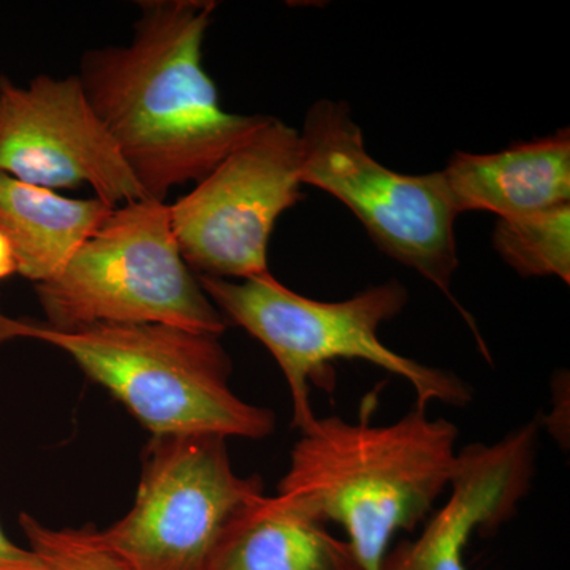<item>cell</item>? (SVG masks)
Returning <instances> with one entry per match:
<instances>
[{
	"mask_svg": "<svg viewBox=\"0 0 570 570\" xmlns=\"http://www.w3.org/2000/svg\"><path fill=\"white\" fill-rule=\"evenodd\" d=\"M456 213L524 216L570 205L569 129L493 154L456 153L441 170Z\"/></svg>",
	"mask_w": 570,
	"mask_h": 570,
	"instance_id": "cell-11",
	"label": "cell"
},
{
	"mask_svg": "<svg viewBox=\"0 0 570 570\" xmlns=\"http://www.w3.org/2000/svg\"><path fill=\"white\" fill-rule=\"evenodd\" d=\"M112 209L97 197H63L0 174V235L17 275L36 285L59 275Z\"/></svg>",
	"mask_w": 570,
	"mask_h": 570,
	"instance_id": "cell-13",
	"label": "cell"
},
{
	"mask_svg": "<svg viewBox=\"0 0 570 570\" xmlns=\"http://www.w3.org/2000/svg\"><path fill=\"white\" fill-rule=\"evenodd\" d=\"M208 570H365L347 540L284 494H258L225 524Z\"/></svg>",
	"mask_w": 570,
	"mask_h": 570,
	"instance_id": "cell-12",
	"label": "cell"
},
{
	"mask_svg": "<svg viewBox=\"0 0 570 570\" xmlns=\"http://www.w3.org/2000/svg\"><path fill=\"white\" fill-rule=\"evenodd\" d=\"M262 493L258 475L235 471L227 439L153 436L142 450L132 508L97 532L130 570H208L225 524Z\"/></svg>",
	"mask_w": 570,
	"mask_h": 570,
	"instance_id": "cell-7",
	"label": "cell"
},
{
	"mask_svg": "<svg viewBox=\"0 0 570 570\" xmlns=\"http://www.w3.org/2000/svg\"><path fill=\"white\" fill-rule=\"evenodd\" d=\"M13 275H17L13 255H11L9 243L0 235V283Z\"/></svg>",
	"mask_w": 570,
	"mask_h": 570,
	"instance_id": "cell-17",
	"label": "cell"
},
{
	"mask_svg": "<svg viewBox=\"0 0 570 570\" xmlns=\"http://www.w3.org/2000/svg\"><path fill=\"white\" fill-rule=\"evenodd\" d=\"M132 39L81 56L82 89L146 198L200 183L265 121L225 110L204 67L217 2L142 0Z\"/></svg>",
	"mask_w": 570,
	"mask_h": 570,
	"instance_id": "cell-1",
	"label": "cell"
},
{
	"mask_svg": "<svg viewBox=\"0 0 570 570\" xmlns=\"http://www.w3.org/2000/svg\"><path fill=\"white\" fill-rule=\"evenodd\" d=\"M198 281L224 318L242 326L276 360L291 390L299 433L316 419L311 382L324 379L335 360H363L404 379L414 389L419 407L430 403L463 407L472 400V389L463 379L396 354L382 343L381 325L407 305L406 287L397 281L371 285L343 302L295 294L272 273L242 281L212 276Z\"/></svg>",
	"mask_w": 570,
	"mask_h": 570,
	"instance_id": "cell-4",
	"label": "cell"
},
{
	"mask_svg": "<svg viewBox=\"0 0 570 570\" xmlns=\"http://www.w3.org/2000/svg\"><path fill=\"white\" fill-rule=\"evenodd\" d=\"M0 174L45 189L91 187L116 208L146 198L80 78L0 75Z\"/></svg>",
	"mask_w": 570,
	"mask_h": 570,
	"instance_id": "cell-9",
	"label": "cell"
},
{
	"mask_svg": "<svg viewBox=\"0 0 570 570\" xmlns=\"http://www.w3.org/2000/svg\"><path fill=\"white\" fill-rule=\"evenodd\" d=\"M20 524L29 547L59 570H130L100 542L96 528L55 530L28 513Z\"/></svg>",
	"mask_w": 570,
	"mask_h": 570,
	"instance_id": "cell-15",
	"label": "cell"
},
{
	"mask_svg": "<svg viewBox=\"0 0 570 570\" xmlns=\"http://www.w3.org/2000/svg\"><path fill=\"white\" fill-rule=\"evenodd\" d=\"M299 146L303 186L346 205L379 249L452 298L460 214L450 205L441 171L403 175L384 167L367 153L348 105L333 100L309 108Z\"/></svg>",
	"mask_w": 570,
	"mask_h": 570,
	"instance_id": "cell-6",
	"label": "cell"
},
{
	"mask_svg": "<svg viewBox=\"0 0 570 570\" xmlns=\"http://www.w3.org/2000/svg\"><path fill=\"white\" fill-rule=\"evenodd\" d=\"M45 324H165L220 336L227 321L184 261L165 202L116 206L59 275L36 285Z\"/></svg>",
	"mask_w": 570,
	"mask_h": 570,
	"instance_id": "cell-5",
	"label": "cell"
},
{
	"mask_svg": "<svg viewBox=\"0 0 570 570\" xmlns=\"http://www.w3.org/2000/svg\"><path fill=\"white\" fill-rule=\"evenodd\" d=\"M493 245L521 276H557L570 284V205L502 217Z\"/></svg>",
	"mask_w": 570,
	"mask_h": 570,
	"instance_id": "cell-14",
	"label": "cell"
},
{
	"mask_svg": "<svg viewBox=\"0 0 570 570\" xmlns=\"http://www.w3.org/2000/svg\"><path fill=\"white\" fill-rule=\"evenodd\" d=\"M299 132L265 121L197 183L168 205L184 261L197 276L242 281L265 275L277 219L302 200Z\"/></svg>",
	"mask_w": 570,
	"mask_h": 570,
	"instance_id": "cell-8",
	"label": "cell"
},
{
	"mask_svg": "<svg viewBox=\"0 0 570 570\" xmlns=\"http://www.w3.org/2000/svg\"><path fill=\"white\" fill-rule=\"evenodd\" d=\"M36 340L70 356L153 436L214 434L258 439L275 431V412L230 387L232 360L220 336L165 324H96L59 330L0 316V343Z\"/></svg>",
	"mask_w": 570,
	"mask_h": 570,
	"instance_id": "cell-3",
	"label": "cell"
},
{
	"mask_svg": "<svg viewBox=\"0 0 570 570\" xmlns=\"http://www.w3.org/2000/svg\"><path fill=\"white\" fill-rule=\"evenodd\" d=\"M538 436L539 426L528 423L494 444L460 450L448 502L417 539L389 550L381 570H466L463 557L472 534L512 519L530 491Z\"/></svg>",
	"mask_w": 570,
	"mask_h": 570,
	"instance_id": "cell-10",
	"label": "cell"
},
{
	"mask_svg": "<svg viewBox=\"0 0 570 570\" xmlns=\"http://www.w3.org/2000/svg\"><path fill=\"white\" fill-rule=\"evenodd\" d=\"M459 430L414 406L389 425L314 419L292 449L277 493L346 530L365 570H381L397 531H412L449 489Z\"/></svg>",
	"mask_w": 570,
	"mask_h": 570,
	"instance_id": "cell-2",
	"label": "cell"
},
{
	"mask_svg": "<svg viewBox=\"0 0 570 570\" xmlns=\"http://www.w3.org/2000/svg\"><path fill=\"white\" fill-rule=\"evenodd\" d=\"M0 570H59L31 547L13 542L0 523Z\"/></svg>",
	"mask_w": 570,
	"mask_h": 570,
	"instance_id": "cell-16",
	"label": "cell"
}]
</instances>
